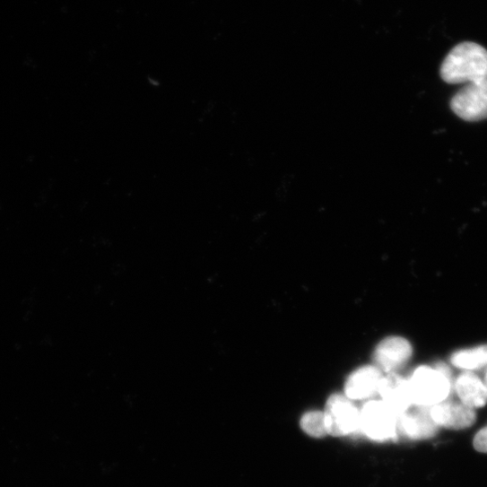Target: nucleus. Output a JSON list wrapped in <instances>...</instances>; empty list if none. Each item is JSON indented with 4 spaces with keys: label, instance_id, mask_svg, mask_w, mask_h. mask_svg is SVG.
<instances>
[{
    "label": "nucleus",
    "instance_id": "nucleus-1",
    "mask_svg": "<svg viewBox=\"0 0 487 487\" xmlns=\"http://www.w3.org/2000/svg\"><path fill=\"white\" fill-rule=\"evenodd\" d=\"M440 76L449 84L471 83L487 79V50L474 42L456 46L444 59Z\"/></svg>",
    "mask_w": 487,
    "mask_h": 487
},
{
    "label": "nucleus",
    "instance_id": "nucleus-2",
    "mask_svg": "<svg viewBox=\"0 0 487 487\" xmlns=\"http://www.w3.org/2000/svg\"><path fill=\"white\" fill-rule=\"evenodd\" d=\"M409 384L413 404L430 408L448 397L452 388L451 371L443 363L434 369L422 366L413 372Z\"/></svg>",
    "mask_w": 487,
    "mask_h": 487
},
{
    "label": "nucleus",
    "instance_id": "nucleus-3",
    "mask_svg": "<svg viewBox=\"0 0 487 487\" xmlns=\"http://www.w3.org/2000/svg\"><path fill=\"white\" fill-rule=\"evenodd\" d=\"M361 430L372 440H389L397 435L398 415L383 401L372 400L361 411Z\"/></svg>",
    "mask_w": 487,
    "mask_h": 487
},
{
    "label": "nucleus",
    "instance_id": "nucleus-4",
    "mask_svg": "<svg viewBox=\"0 0 487 487\" xmlns=\"http://www.w3.org/2000/svg\"><path fill=\"white\" fill-rule=\"evenodd\" d=\"M327 434L343 437L361 430V411L346 396L337 394L330 397L324 413Z\"/></svg>",
    "mask_w": 487,
    "mask_h": 487
},
{
    "label": "nucleus",
    "instance_id": "nucleus-5",
    "mask_svg": "<svg viewBox=\"0 0 487 487\" xmlns=\"http://www.w3.org/2000/svg\"><path fill=\"white\" fill-rule=\"evenodd\" d=\"M452 111L468 122L487 118V79L471 83L457 91L450 101Z\"/></svg>",
    "mask_w": 487,
    "mask_h": 487
},
{
    "label": "nucleus",
    "instance_id": "nucleus-6",
    "mask_svg": "<svg viewBox=\"0 0 487 487\" xmlns=\"http://www.w3.org/2000/svg\"><path fill=\"white\" fill-rule=\"evenodd\" d=\"M378 394L382 401L398 416L413 405L409 380L396 373L383 377Z\"/></svg>",
    "mask_w": 487,
    "mask_h": 487
},
{
    "label": "nucleus",
    "instance_id": "nucleus-7",
    "mask_svg": "<svg viewBox=\"0 0 487 487\" xmlns=\"http://www.w3.org/2000/svg\"><path fill=\"white\" fill-rule=\"evenodd\" d=\"M410 343L402 337H389L381 342L376 349L374 360L378 368L393 372L404 366L412 357Z\"/></svg>",
    "mask_w": 487,
    "mask_h": 487
},
{
    "label": "nucleus",
    "instance_id": "nucleus-8",
    "mask_svg": "<svg viewBox=\"0 0 487 487\" xmlns=\"http://www.w3.org/2000/svg\"><path fill=\"white\" fill-rule=\"evenodd\" d=\"M429 409L432 421L438 425L449 429H465L472 426L476 419L474 409L463 404L442 402Z\"/></svg>",
    "mask_w": 487,
    "mask_h": 487
},
{
    "label": "nucleus",
    "instance_id": "nucleus-9",
    "mask_svg": "<svg viewBox=\"0 0 487 487\" xmlns=\"http://www.w3.org/2000/svg\"><path fill=\"white\" fill-rule=\"evenodd\" d=\"M383 375L373 366H365L354 371L347 379L345 396L350 400L369 399L378 393Z\"/></svg>",
    "mask_w": 487,
    "mask_h": 487
},
{
    "label": "nucleus",
    "instance_id": "nucleus-10",
    "mask_svg": "<svg viewBox=\"0 0 487 487\" xmlns=\"http://www.w3.org/2000/svg\"><path fill=\"white\" fill-rule=\"evenodd\" d=\"M438 428L430 418L428 408L419 407L414 411L409 409L398 416V432L411 439L431 438L437 433Z\"/></svg>",
    "mask_w": 487,
    "mask_h": 487
},
{
    "label": "nucleus",
    "instance_id": "nucleus-11",
    "mask_svg": "<svg viewBox=\"0 0 487 487\" xmlns=\"http://www.w3.org/2000/svg\"><path fill=\"white\" fill-rule=\"evenodd\" d=\"M455 391L465 406L475 409L487 404V387L473 372L465 371L455 381Z\"/></svg>",
    "mask_w": 487,
    "mask_h": 487
},
{
    "label": "nucleus",
    "instance_id": "nucleus-12",
    "mask_svg": "<svg viewBox=\"0 0 487 487\" xmlns=\"http://www.w3.org/2000/svg\"><path fill=\"white\" fill-rule=\"evenodd\" d=\"M450 362L453 366L465 371H473L487 366V345L455 352Z\"/></svg>",
    "mask_w": 487,
    "mask_h": 487
},
{
    "label": "nucleus",
    "instance_id": "nucleus-13",
    "mask_svg": "<svg viewBox=\"0 0 487 487\" xmlns=\"http://www.w3.org/2000/svg\"><path fill=\"white\" fill-rule=\"evenodd\" d=\"M300 427L308 435L314 438H321L327 434L324 413L321 412L305 413L300 420Z\"/></svg>",
    "mask_w": 487,
    "mask_h": 487
},
{
    "label": "nucleus",
    "instance_id": "nucleus-14",
    "mask_svg": "<svg viewBox=\"0 0 487 487\" xmlns=\"http://www.w3.org/2000/svg\"><path fill=\"white\" fill-rule=\"evenodd\" d=\"M474 448L483 453H487V427L482 429L474 439Z\"/></svg>",
    "mask_w": 487,
    "mask_h": 487
},
{
    "label": "nucleus",
    "instance_id": "nucleus-15",
    "mask_svg": "<svg viewBox=\"0 0 487 487\" xmlns=\"http://www.w3.org/2000/svg\"><path fill=\"white\" fill-rule=\"evenodd\" d=\"M486 384H487V374H486ZM487 387V386H486Z\"/></svg>",
    "mask_w": 487,
    "mask_h": 487
}]
</instances>
